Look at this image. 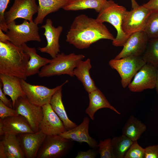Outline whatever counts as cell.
Segmentation results:
<instances>
[{
    "label": "cell",
    "instance_id": "6da1fadb",
    "mask_svg": "<svg viewBox=\"0 0 158 158\" xmlns=\"http://www.w3.org/2000/svg\"><path fill=\"white\" fill-rule=\"evenodd\" d=\"M114 38L103 23L82 14L74 18L67 33L66 41L78 49H83L99 40L113 41Z\"/></svg>",
    "mask_w": 158,
    "mask_h": 158
},
{
    "label": "cell",
    "instance_id": "7a4b0ae2",
    "mask_svg": "<svg viewBox=\"0 0 158 158\" xmlns=\"http://www.w3.org/2000/svg\"><path fill=\"white\" fill-rule=\"evenodd\" d=\"M29 55L21 47L9 41L0 42V74L13 76L26 80Z\"/></svg>",
    "mask_w": 158,
    "mask_h": 158
},
{
    "label": "cell",
    "instance_id": "3957f363",
    "mask_svg": "<svg viewBox=\"0 0 158 158\" xmlns=\"http://www.w3.org/2000/svg\"><path fill=\"white\" fill-rule=\"evenodd\" d=\"M127 11L125 7L118 5L113 0H108L96 18L101 23H110L116 29L117 35L112 41V44L115 46H123L130 36L125 34L122 29L123 21Z\"/></svg>",
    "mask_w": 158,
    "mask_h": 158
},
{
    "label": "cell",
    "instance_id": "277c9868",
    "mask_svg": "<svg viewBox=\"0 0 158 158\" xmlns=\"http://www.w3.org/2000/svg\"><path fill=\"white\" fill-rule=\"evenodd\" d=\"M85 57L83 54H76L74 53L68 55L63 53L59 54L51 59L49 63L41 68L38 76L49 77L66 74L73 77L74 69Z\"/></svg>",
    "mask_w": 158,
    "mask_h": 158
},
{
    "label": "cell",
    "instance_id": "5b68a950",
    "mask_svg": "<svg viewBox=\"0 0 158 158\" xmlns=\"http://www.w3.org/2000/svg\"><path fill=\"white\" fill-rule=\"evenodd\" d=\"M7 26L6 34L10 38L9 41L16 46L21 47L30 41H41L39 28L33 21L30 22L24 20L22 23L16 24L14 20L8 24Z\"/></svg>",
    "mask_w": 158,
    "mask_h": 158
},
{
    "label": "cell",
    "instance_id": "8992f818",
    "mask_svg": "<svg viewBox=\"0 0 158 158\" xmlns=\"http://www.w3.org/2000/svg\"><path fill=\"white\" fill-rule=\"evenodd\" d=\"M73 141L59 135H47L37 155L36 158H60L72 149Z\"/></svg>",
    "mask_w": 158,
    "mask_h": 158
},
{
    "label": "cell",
    "instance_id": "52a82bcc",
    "mask_svg": "<svg viewBox=\"0 0 158 158\" xmlns=\"http://www.w3.org/2000/svg\"><path fill=\"white\" fill-rule=\"evenodd\" d=\"M142 56H130L121 59H112L109 63L111 67L116 70L121 78L122 86L126 88L140 69L146 63Z\"/></svg>",
    "mask_w": 158,
    "mask_h": 158
},
{
    "label": "cell",
    "instance_id": "ba28073f",
    "mask_svg": "<svg viewBox=\"0 0 158 158\" xmlns=\"http://www.w3.org/2000/svg\"><path fill=\"white\" fill-rule=\"evenodd\" d=\"M152 12L143 5L127 11L122 24L124 32L130 36L135 32L144 31Z\"/></svg>",
    "mask_w": 158,
    "mask_h": 158
},
{
    "label": "cell",
    "instance_id": "9c48e42d",
    "mask_svg": "<svg viewBox=\"0 0 158 158\" xmlns=\"http://www.w3.org/2000/svg\"><path fill=\"white\" fill-rule=\"evenodd\" d=\"M20 82L22 88L29 101L35 105L42 107L50 104L54 94L68 83V80H66L61 85L53 88H49L41 85H32L23 79H20Z\"/></svg>",
    "mask_w": 158,
    "mask_h": 158
},
{
    "label": "cell",
    "instance_id": "30bf717a",
    "mask_svg": "<svg viewBox=\"0 0 158 158\" xmlns=\"http://www.w3.org/2000/svg\"><path fill=\"white\" fill-rule=\"evenodd\" d=\"M14 109L18 114L26 119L34 132L39 130V126L43 116L42 107L31 103L26 97H20L16 101Z\"/></svg>",
    "mask_w": 158,
    "mask_h": 158
},
{
    "label": "cell",
    "instance_id": "8fae6325",
    "mask_svg": "<svg viewBox=\"0 0 158 158\" xmlns=\"http://www.w3.org/2000/svg\"><path fill=\"white\" fill-rule=\"evenodd\" d=\"M157 69L152 65L146 63L137 72L132 81L128 86L129 90L133 92L155 88Z\"/></svg>",
    "mask_w": 158,
    "mask_h": 158
},
{
    "label": "cell",
    "instance_id": "7c38bea8",
    "mask_svg": "<svg viewBox=\"0 0 158 158\" xmlns=\"http://www.w3.org/2000/svg\"><path fill=\"white\" fill-rule=\"evenodd\" d=\"M38 7L36 0H14L9 10L5 12L6 23L7 24L18 18L33 21V15L38 12Z\"/></svg>",
    "mask_w": 158,
    "mask_h": 158
},
{
    "label": "cell",
    "instance_id": "4fadbf2b",
    "mask_svg": "<svg viewBox=\"0 0 158 158\" xmlns=\"http://www.w3.org/2000/svg\"><path fill=\"white\" fill-rule=\"evenodd\" d=\"M149 40L144 31L131 34L121 51L114 59H119L130 56H141L146 49Z\"/></svg>",
    "mask_w": 158,
    "mask_h": 158
},
{
    "label": "cell",
    "instance_id": "5bb4252c",
    "mask_svg": "<svg viewBox=\"0 0 158 158\" xmlns=\"http://www.w3.org/2000/svg\"><path fill=\"white\" fill-rule=\"evenodd\" d=\"M43 116L39 130L47 135H59L66 130L63 123L50 104L42 106Z\"/></svg>",
    "mask_w": 158,
    "mask_h": 158
},
{
    "label": "cell",
    "instance_id": "9a60e30c",
    "mask_svg": "<svg viewBox=\"0 0 158 158\" xmlns=\"http://www.w3.org/2000/svg\"><path fill=\"white\" fill-rule=\"evenodd\" d=\"M41 28L45 30L43 35L46 37L47 45L44 47H39L38 49L42 52L49 54L52 58H54L60 51L59 40L63 30V27L61 26L54 27L52 25L51 19L48 18Z\"/></svg>",
    "mask_w": 158,
    "mask_h": 158
},
{
    "label": "cell",
    "instance_id": "2e32d148",
    "mask_svg": "<svg viewBox=\"0 0 158 158\" xmlns=\"http://www.w3.org/2000/svg\"><path fill=\"white\" fill-rule=\"evenodd\" d=\"M25 158H36L38 152L47 135L39 130L17 135Z\"/></svg>",
    "mask_w": 158,
    "mask_h": 158
},
{
    "label": "cell",
    "instance_id": "e0dca14e",
    "mask_svg": "<svg viewBox=\"0 0 158 158\" xmlns=\"http://www.w3.org/2000/svg\"><path fill=\"white\" fill-rule=\"evenodd\" d=\"M34 133L26 119L21 115L0 118V135Z\"/></svg>",
    "mask_w": 158,
    "mask_h": 158
},
{
    "label": "cell",
    "instance_id": "ac0fdd59",
    "mask_svg": "<svg viewBox=\"0 0 158 158\" xmlns=\"http://www.w3.org/2000/svg\"><path fill=\"white\" fill-rule=\"evenodd\" d=\"M89 118L85 117L79 125L73 128L66 130L59 135L73 141L80 143L86 142L91 148L97 149L98 143L89 134Z\"/></svg>",
    "mask_w": 158,
    "mask_h": 158
},
{
    "label": "cell",
    "instance_id": "d6986e66",
    "mask_svg": "<svg viewBox=\"0 0 158 158\" xmlns=\"http://www.w3.org/2000/svg\"><path fill=\"white\" fill-rule=\"evenodd\" d=\"M0 79L3 91L5 95L11 97L14 109L16 102L19 97H26L20 84V79L16 76L0 74Z\"/></svg>",
    "mask_w": 158,
    "mask_h": 158
},
{
    "label": "cell",
    "instance_id": "ffe728a7",
    "mask_svg": "<svg viewBox=\"0 0 158 158\" xmlns=\"http://www.w3.org/2000/svg\"><path fill=\"white\" fill-rule=\"evenodd\" d=\"M88 97L89 104L85 112L92 120H94V116L96 112L102 108H109L117 114H121L120 112L110 104L103 93L98 88L88 93Z\"/></svg>",
    "mask_w": 158,
    "mask_h": 158
},
{
    "label": "cell",
    "instance_id": "44dd1931",
    "mask_svg": "<svg viewBox=\"0 0 158 158\" xmlns=\"http://www.w3.org/2000/svg\"><path fill=\"white\" fill-rule=\"evenodd\" d=\"M30 56L26 71L27 77L38 73L40 69L49 63L51 59L42 57L38 54L35 48L30 47L25 44L21 47Z\"/></svg>",
    "mask_w": 158,
    "mask_h": 158
},
{
    "label": "cell",
    "instance_id": "7402d4cb",
    "mask_svg": "<svg viewBox=\"0 0 158 158\" xmlns=\"http://www.w3.org/2000/svg\"><path fill=\"white\" fill-rule=\"evenodd\" d=\"M91 68L90 60L88 58L85 61H80L73 71L74 75L81 82L88 93L98 88L90 74Z\"/></svg>",
    "mask_w": 158,
    "mask_h": 158
},
{
    "label": "cell",
    "instance_id": "603a6c76",
    "mask_svg": "<svg viewBox=\"0 0 158 158\" xmlns=\"http://www.w3.org/2000/svg\"><path fill=\"white\" fill-rule=\"evenodd\" d=\"M71 0H38L37 16L34 22L37 25L42 24L48 14L63 8Z\"/></svg>",
    "mask_w": 158,
    "mask_h": 158
},
{
    "label": "cell",
    "instance_id": "cb8c5ba5",
    "mask_svg": "<svg viewBox=\"0 0 158 158\" xmlns=\"http://www.w3.org/2000/svg\"><path fill=\"white\" fill-rule=\"evenodd\" d=\"M62 87L57 90L52 96L50 104L51 107L63 122L66 130L78 125L68 118L62 99Z\"/></svg>",
    "mask_w": 158,
    "mask_h": 158
},
{
    "label": "cell",
    "instance_id": "d4e9b609",
    "mask_svg": "<svg viewBox=\"0 0 158 158\" xmlns=\"http://www.w3.org/2000/svg\"><path fill=\"white\" fill-rule=\"evenodd\" d=\"M0 142L4 147L5 158H25L16 135L5 134Z\"/></svg>",
    "mask_w": 158,
    "mask_h": 158
},
{
    "label": "cell",
    "instance_id": "484cf974",
    "mask_svg": "<svg viewBox=\"0 0 158 158\" xmlns=\"http://www.w3.org/2000/svg\"><path fill=\"white\" fill-rule=\"evenodd\" d=\"M146 128L145 124L132 115L127 120L123 128L122 135L133 142L138 141Z\"/></svg>",
    "mask_w": 158,
    "mask_h": 158
},
{
    "label": "cell",
    "instance_id": "4316f807",
    "mask_svg": "<svg viewBox=\"0 0 158 158\" xmlns=\"http://www.w3.org/2000/svg\"><path fill=\"white\" fill-rule=\"evenodd\" d=\"M107 1V0H71L63 9L67 11L92 9L99 13L104 7Z\"/></svg>",
    "mask_w": 158,
    "mask_h": 158
},
{
    "label": "cell",
    "instance_id": "83f0119b",
    "mask_svg": "<svg viewBox=\"0 0 158 158\" xmlns=\"http://www.w3.org/2000/svg\"><path fill=\"white\" fill-rule=\"evenodd\" d=\"M133 142L124 135L114 137L111 144L115 158H124Z\"/></svg>",
    "mask_w": 158,
    "mask_h": 158
},
{
    "label": "cell",
    "instance_id": "f1b7e54d",
    "mask_svg": "<svg viewBox=\"0 0 158 158\" xmlns=\"http://www.w3.org/2000/svg\"><path fill=\"white\" fill-rule=\"evenodd\" d=\"M141 56L146 63L158 69V38L149 40L146 49Z\"/></svg>",
    "mask_w": 158,
    "mask_h": 158
},
{
    "label": "cell",
    "instance_id": "f546056e",
    "mask_svg": "<svg viewBox=\"0 0 158 158\" xmlns=\"http://www.w3.org/2000/svg\"><path fill=\"white\" fill-rule=\"evenodd\" d=\"M144 31L149 39L158 38V11H152Z\"/></svg>",
    "mask_w": 158,
    "mask_h": 158
},
{
    "label": "cell",
    "instance_id": "4dcf8cb0",
    "mask_svg": "<svg viewBox=\"0 0 158 158\" xmlns=\"http://www.w3.org/2000/svg\"><path fill=\"white\" fill-rule=\"evenodd\" d=\"M100 158H115L111 144V139L108 138L100 140L98 145Z\"/></svg>",
    "mask_w": 158,
    "mask_h": 158
},
{
    "label": "cell",
    "instance_id": "1f68e13d",
    "mask_svg": "<svg viewBox=\"0 0 158 158\" xmlns=\"http://www.w3.org/2000/svg\"><path fill=\"white\" fill-rule=\"evenodd\" d=\"M145 148L138 143L137 141L133 142L126 153L124 158H144Z\"/></svg>",
    "mask_w": 158,
    "mask_h": 158
},
{
    "label": "cell",
    "instance_id": "d6a6232c",
    "mask_svg": "<svg viewBox=\"0 0 158 158\" xmlns=\"http://www.w3.org/2000/svg\"><path fill=\"white\" fill-rule=\"evenodd\" d=\"M10 1L0 0V29L6 32L8 30V28L5 18V13Z\"/></svg>",
    "mask_w": 158,
    "mask_h": 158
},
{
    "label": "cell",
    "instance_id": "836d02e7",
    "mask_svg": "<svg viewBox=\"0 0 158 158\" xmlns=\"http://www.w3.org/2000/svg\"><path fill=\"white\" fill-rule=\"evenodd\" d=\"M18 115L15 109L6 106L0 100V118L3 119Z\"/></svg>",
    "mask_w": 158,
    "mask_h": 158
},
{
    "label": "cell",
    "instance_id": "e575fe53",
    "mask_svg": "<svg viewBox=\"0 0 158 158\" xmlns=\"http://www.w3.org/2000/svg\"><path fill=\"white\" fill-rule=\"evenodd\" d=\"M145 149L144 158H158V144L149 146Z\"/></svg>",
    "mask_w": 158,
    "mask_h": 158
},
{
    "label": "cell",
    "instance_id": "d590c367",
    "mask_svg": "<svg viewBox=\"0 0 158 158\" xmlns=\"http://www.w3.org/2000/svg\"><path fill=\"white\" fill-rule=\"evenodd\" d=\"M96 149L92 148L86 151H80L78 152L75 158H95L97 156L98 151Z\"/></svg>",
    "mask_w": 158,
    "mask_h": 158
},
{
    "label": "cell",
    "instance_id": "8d00e7d4",
    "mask_svg": "<svg viewBox=\"0 0 158 158\" xmlns=\"http://www.w3.org/2000/svg\"><path fill=\"white\" fill-rule=\"evenodd\" d=\"M0 99L2 102L5 105L12 108H13L12 102L8 99L4 93L1 88L2 85V83H0Z\"/></svg>",
    "mask_w": 158,
    "mask_h": 158
},
{
    "label": "cell",
    "instance_id": "74e56055",
    "mask_svg": "<svg viewBox=\"0 0 158 158\" xmlns=\"http://www.w3.org/2000/svg\"><path fill=\"white\" fill-rule=\"evenodd\" d=\"M143 5L152 11H158V0H149Z\"/></svg>",
    "mask_w": 158,
    "mask_h": 158
},
{
    "label": "cell",
    "instance_id": "f35d334b",
    "mask_svg": "<svg viewBox=\"0 0 158 158\" xmlns=\"http://www.w3.org/2000/svg\"><path fill=\"white\" fill-rule=\"evenodd\" d=\"M10 41V38L6 34H5L0 29V42H6Z\"/></svg>",
    "mask_w": 158,
    "mask_h": 158
},
{
    "label": "cell",
    "instance_id": "ab89813d",
    "mask_svg": "<svg viewBox=\"0 0 158 158\" xmlns=\"http://www.w3.org/2000/svg\"><path fill=\"white\" fill-rule=\"evenodd\" d=\"M131 3L132 8H135L138 6L139 5L138 4L136 0H130Z\"/></svg>",
    "mask_w": 158,
    "mask_h": 158
},
{
    "label": "cell",
    "instance_id": "60d3db41",
    "mask_svg": "<svg viewBox=\"0 0 158 158\" xmlns=\"http://www.w3.org/2000/svg\"><path fill=\"white\" fill-rule=\"evenodd\" d=\"M155 88L156 92L158 95V69L157 70V80Z\"/></svg>",
    "mask_w": 158,
    "mask_h": 158
}]
</instances>
